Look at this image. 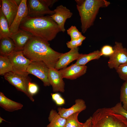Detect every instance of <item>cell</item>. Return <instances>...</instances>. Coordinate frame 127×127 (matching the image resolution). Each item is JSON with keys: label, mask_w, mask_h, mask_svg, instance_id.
Masks as SVG:
<instances>
[{"label": "cell", "mask_w": 127, "mask_h": 127, "mask_svg": "<svg viewBox=\"0 0 127 127\" xmlns=\"http://www.w3.org/2000/svg\"><path fill=\"white\" fill-rule=\"evenodd\" d=\"M23 52L27 58L32 61H42L49 68H55L63 54L53 49L48 41L33 36L28 40Z\"/></svg>", "instance_id": "6da1fadb"}, {"label": "cell", "mask_w": 127, "mask_h": 127, "mask_svg": "<svg viewBox=\"0 0 127 127\" xmlns=\"http://www.w3.org/2000/svg\"><path fill=\"white\" fill-rule=\"evenodd\" d=\"M19 28L48 42L54 39L61 32L50 15L36 17L28 16L22 20Z\"/></svg>", "instance_id": "7a4b0ae2"}, {"label": "cell", "mask_w": 127, "mask_h": 127, "mask_svg": "<svg viewBox=\"0 0 127 127\" xmlns=\"http://www.w3.org/2000/svg\"><path fill=\"white\" fill-rule=\"evenodd\" d=\"M110 4L109 1L105 0H85L80 5H76L83 33H85L93 25L99 8L107 7Z\"/></svg>", "instance_id": "3957f363"}, {"label": "cell", "mask_w": 127, "mask_h": 127, "mask_svg": "<svg viewBox=\"0 0 127 127\" xmlns=\"http://www.w3.org/2000/svg\"><path fill=\"white\" fill-rule=\"evenodd\" d=\"M91 117V127H127V119L111 108L98 109Z\"/></svg>", "instance_id": "277c9868"}, {"label": "cell", "mask_w": 127, "mask_h": 127, "mask_svg": "<svg viewBox=\"0 0 127 127\" xmlns=\"http://www.w3.org/2000/svg\"><path fill=\"white\" fill-rule=\"evenodd\" d=\"M27 73H21L12 71L6 74L5 79L19 91L24 93L32 102L34 99L33 96L29 92L28 85L31 80Z\"/></svg>", "instance_id": "5b68a950"}, {"label": "cell", "mask_w": 127, "mask_h": 127, "mask_svg": "<svg viewBox=\"0 0 127 127\" xmlns=\"http://www.w3.org/2000/svg\"><path fill=\"white\" fill-rule=\"evenodd\" d=\"M113 47L114 52L109 57L108 65L110 68L116 70L120 65L127 63V49L122 43L117 42Z\"/></svg>", "instance_id": "8992f818"}, {"label": "cell", "mask_w": 127, "mask_h": 127, "mask_svg": "<svg viewBox=\"0 0 127 127\" xmlns=\"http://www.w3.org/2000/svg\"><path fill=\"white\" fill-rule=\"evenodd\" d=\"M49 68L42 61H32L26 70L28 74H31L37 77L43 82L44 86L50 85L48 79Z\"/></svg>", "instance_id": "52a82bcc"}, {"label": "cell", "mask_w": 127, "mask_h": 127, "mask_svg": "<svg viewBox=\"0 0 127 127\" xmlns=\"http://www.w3.org/2000/svg\"><path fill=\"white\" fill-rule=\"evenodd\" d=\"M7 57L12 65L13 71L20 73H27L28 65L32 61L24 56L23 51H15Z\"/></svg>", "instance_id": "ba28073f"}, {"label": "cell", "mask_w": 127, "mask_h": 127, "mask_svg": "<svg viewBox=\"0 0 127 127\" xmlns=\"http://www.w3.org/2000/svg\"><path fill=\"white\" fill-rule=\"evenodd\" d=\"M27 4L28 16L31 17L41 16L46 15L50 16L55 13L53 10H51L41 0H28Z\"/></svg>", "instance_id": "9c48e42d"}, {"label": "cell", "mask_w": 127, "mask_h": 127, "mask_svg": "<svg viewBox=\"0 0 127 127\" xmlns=\"http://www.w3.org/2000/svg\"><path fill=\"white\" fill-rule=\"evenodd\" d=\"M53 11L54 13L50 16L58 25L61 31L64 32L65 31L64 25L66 21L71 17L73 13L70 10L62 5L57 6Z\"/></svg>", "instance_id": "30bf717a"}, {"label": "cell", "mask_w": 127, "mask_h": 127, "mask_svg": "<svg viewBox=\"0 0 127 127\" xmlns=\"http://www.w3.org/2000/svg\"><path fill=\"white\" fill-rule=\"evenodd\" d=\"M48 78L53 92H64L65 83L59 70L55 68H49Z\"/></svg>", "instance_id": "8fae6325"}, {"label": "cell", "mask_w": 127, "mask_h": 127, "mask_svg": "<svg viewBox=\"0 0 127 127\" xmlns=\"http://www.w3.org/2000/svg\"><path fill=\"white\" fill-rule=\"evenodd\" d=\"M79 48L77 47L71 49L68 52L63 53L57 62L55 68L59 70L65 68L73 61L78 60L83 54L79 53Z\"/></svg>", "instance_id": "7c38bea8"}, {"label": "cell", "mask_w": 127, "mask_h": 127, "mask_svg": "<svg viewBox=\"0 0 127 127\" xmlns=\"http://www.w3.org/2000/svg\"><path fill=\"white\" fill-rule=\"evenodd\" d=\"M1 8L8 21L9 27L13 22L17 13L18 5L15 0H1Z\"/></svg>", "instance_id": "4fadbf2b"}, {"label": "cell", "mask_w": 127, "mask_h": 127, "mask_svg": "<svg viewBox=\"0 0 127 127\" xmlns=\"http://www.w3.org/2000/svg\"><path fill=\"white\" fill-rule=\"evenodd\" d=\"M87 68L86 65H78L75 63L59 71L63 78L73 80L85 74Z\"/></svg>", "instance_id": "5bb4252c"}, {"label": "cell", "mask_w": 127, "mask_h": 127, "mask_svg": "<svg viewBox=\"0 0 127 127\" xmlns=\"http://www.w3.org/2000/svg\"><path fill=\"white\" fill-rule=\"evenodd\" d=\"M27 0H21L18 10L13 22L9 27L10 32L13 34L17 32L19 29L20 23L23 19L28 15Z\"/></svg>", "instance_id": "9a60e30c"}, {"label": "cell", "mask_w": 127, "mask_h": 127, "mask_svg": "<svg viewBox=\"0 0 127 127\" xmlns=\"http://www.w3.org/2000/svg\"><path fill=\"white\" fill-rule=\"evenodd\" d=\"M33 36L30 32L20 28L17 32L12 34L10 38L15 44V51H23L28 42Z\"/></svg>", "instance_id": "2e32d148"}, {"label": "cell", "mask_w": 127, "mask_h": 127, "mask_svg": "<svg viewBox=\"0 0 127 127\" xmlns=\"http://www.w3.org/2000/svg\"><path fill=\"white\" fill-rule=\"evenodd\" d=\"M75 103L69 108L60 107L57 109L58 113L62 117L66 119L72 114L85 110L87 107L85 101L81 99H76Z\"/></svg>", "instance_id": "e0dca14e"}, {"label": "cell", "mask_w": 127, "mask_h": 127, "mask_svg": "<svg viewBox=\"0 0 127 127\" xmlns=\"http://www.w3.org/2000/svg\"><path fill=\"white\" fill-rule=\"evenodd\" d=\"M0 106L5 111L12 112L22 108L23 105L7 97L4 93L0 92Z\"/></svg>", "instance_id": "ac0fdd59"}, {"label": "cell", "mask_w": 127, "mask_h": 127, "mask_svg": "<svg viewBox=\"0 0 127 127\" xmlns=\"http://www.w3.org/2000/svg\"><path fill=\"white\" fill-rule=\"evenodd\" d=\"M0 40V55L7 56L15 50V44L10 38L4 37Z\"/></svg>", "instance_id": "d6986e66"}, {"label": "cell", "mask_w": 127, "mask_h": 127, "mask_svg": "<svg viewBox=\"0 0 127 127\" xmlns=\"http://www.w3.org/2000/svg\"><path fill=\"white\" fill-rule=\"evenodd\" d=\"M50 123L47 127H65L66 119L61 117L55 110L52 109L48 117Z\"/></svg>", "instance_id": "ffe728a7"}, {"label": "cell", "mask_w": 127, "mask_h": 127, "mask_svg": "<svg viewBox=\"0 0 127 127\" xmlns=\"http://www.w3.org/2000/svg\"><path fill=\"white\" fill-rule=\"evenodd\" d=\"M102 56L100 51L97 50L88 54H83V56L77 60L75 63L78 65L84 66L90 61L98 60Z\"/></svg>", "instance_id": "44dd1931"}, {"label": "cell", "mask_w": 127, "mask_h": 127, "mask_svg": "<svg viewBox=\"0 0 127 127\" xmlns=\"http://www.w3.org/2000/svg\"><path fill=\"white\" fill-rule=\"evenodd\" d=\"M12 34L10 31L8 23L1 8H0V39L4 37L10 38Z\"/></svg>", "instance_id": "7402d4cb"}, {"label": "cell", "mask_w": 127, "mask_h": 127, "mask_svg": "<svg viewBox=\"0 0 127 127\" xmlns=\"http://www.w3.org/2000/svg\"><path fill=\"white\" fill-rule=\"evenodd\" d=\"M13 70L12 65L7 56H0V75H4Z\"/></svg>", "instance_id": "603a6c76"}, {"label": "cell", "mask_w": 127, "mask_h": 127, "mask_svg": "<svg viewBox=\"0 0 127 127\" xmlns=\"http://www.w3.org/2000/svg\"><path fill=\"white\" fill-rule=\"evenodd\" d=\"M80 112H76L68 117L66 119L65 127H83L84 123L79 122L78 118V115Z\"/></svg>", "instance_id": "cb8c5ba5"}, {"label": "cell", "mask_w": 127, "mask_h": 127, "mask_svg": "<svg viewBox=\"0 0 127 127\" xmlns=\"http://www.w3.org/2000/svg\"><path fill=\"white\" fill-rule=\"evenodd\" d=\"M120 99L123 107L127 111V81H125L121 87Z\"/></svg>", "instance_id": "d4e9b609"}, {"label": "cell", "mask_w": 127, "mask_h": 127, "mask_svg": "<svg viewBox=\"0 0 127 127\" xmlns=\"http://www.w3.org/2000/svg\"><path fill=\"white\" fill-rule=\"evenodd\" d=\"M67 34L70 36L71 40L77 39L83 36L75 26H71L67 30Z\"/></svg>", "instance_id": "484cf974"}, {"label": "cell", "mask_w": 127, "mask_h": 127, "mask_svg": "<svg viewBox=\"0 0 127 127\" xmlns=\"http://www.w3.org/2000/svg\"><path fill=\"white\" fill-rule=\"evenodd\" d=\"M116 70L120 78L127 81V63L120 65Z\"/></svg>", "instance_id": "4316f807"}, {"label": "cell", "mask_w": 127, "mask_h": 127, "mask_svg": "<svg viewBox=\"0 0 127 127\" xmlns=\"http://www.w3.org/2000/svg\"><path fill=\"white\" fill-rule=\"evenodd\" d=\"M86 38V37L83 36L79 38L71 40L66 43L67 46L70 49L78 47L81 45L83 42Z\"/></svg>", "instance_id": "83f0119b"}, {"label": "cell", "mask_w": 127, "mask_h": 127, "mask_svg": "<svg viewBox=\"0 0 127 127\" xmlns=\"http://www.w3.org/2000/svg\"><path fill=\"white\" fill-rule=\"evenodd\" d=\"M111 108L115 113L123 115L127 119V111L123 107L121 102L118 103Z\"/></svg>", "instance_id": "f1b7e54d"}, {"label": "cell", "mask_w": 127, "mask_h": 127, "mask_svg": "<svg viewBox=\"0 0 127 127\" xmlns=\"http://www.w3.org/2000/svg\"><path fill=\"white\" fill-rule=\"evenodd\" d=\"M102 56L110 57L113 53V47L109 45H106L103 46L100 51Z\"/></svg>", "instance_id": "f546056e"}, {"label": "cell", "mask_w": 127, "mask_h": 127, "mask_svg": "<svg viewBox=\"0 0 127 127\" xmlns=\"http://www.w3.org/2000/svg\"><path fill=\"white\" fill-rule=\"evenodd\" d=\"M51 95L52 99L57 105H62L65 103L64 99L59 93H51Z\"/></svg>", "instance_id": "4dcf8cb0"}, {"label": "cell", "mask_w": 127, "mask_h": 127, "mask_svg": "<svg viewBox=\"0 0 127 127\" xmlns=\"http://www.w3.org/2000/svg\"><path fill=\"white\" fill-rule=\"evenodd\" d=\"M28 89L29 93L33 96L38 92V87L36 84L31 82L29 83Z\"/></svg>", "instance_id": "1f68e13d"}, {"label": "cell", "mask_w": 127, "mask_h": 127, "mask_svg": "<svg viewBox=\"0 0 127 127\" xmlns=\"http://www.w3.org/2000/svg\"><path fill=\"white\" fill-rule=\"evenodd\" d=\"M41 1L48 7H52L58 1L56 0H41Z\"/></svg>", "instance_id": "d6a6232c"}, {"label": "cell", "mask_w": 127, "mask_h": 127, "mask_svg": "<svg viewBox=\"0 0 127 127\" xmlns=\"http://www.w3.org/2000/svg\"><path fill=\"white\" fill-rule=\"evenodd\" d=\"M91 116H90L87 120L84 123V124L83 127H91Z\"/></svg>", "instance_id": "836d02e7"}, {"label": "cell", "mask_w": 127, "mask_h": 127, "mask_svg": "<svg viewBox=\"0 0 127 127\" xmlns=\"http://www.w3.org/2000/svg\"><path fill=\"white\" fill-rule=\"evenodd\" d=\"M5 121L6 122H8L6 121L4 119H3L1 117H0V123H2V121Z\"/></svg>", "instance_id": "e575fe53"}]
</instances>
